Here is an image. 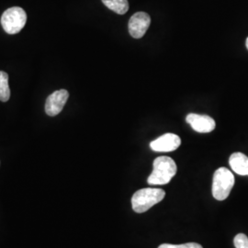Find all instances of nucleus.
Here are the masks:
<instances>
[{"label": "nucleus", "mask_w": 248, "mask_h": 248, "mask_svg": "<svg viewBox=\"0 0 248 248\" xmlns=\"http://www.w3.org/2000/svg\"><path fill=\"white\" fill-rule=\"evenodd\" d=\"M177 165L169 156H159L153 164V172L147 179L149 185H166L177 174Z\"/></svg>", "instance_id": "1"}, {"label": "nucleus", "mask_w": 248, "mask_h": 248, "mask_svg": "<svg viewBox=\"0 0 248 248\" xmlns=\"http://www.w3.org/2000/svg\"><path fill=\"white\" fill-rule=\"evenodd\" d=\"M229 164L233 172L240 176H248V157L243 153H233L229 158Z\"/></svg>", "instance_id": "9"}, {"label": "nucleus", "mask_w": 248, "mask_h": 248, "mask_svg": "<svg viewBox=\"0 0 248 248\" xmlns=\"http://www.w3.org/2000/svg\"><path fill=\"white\" fill-rule=\"evenodd\" d=\"M246 45H247V48H248V38L247 39V42H246Z\"/></svg>", "instance_id": "14"}, {"label": "nucleus", "mask_w": 248, "mask_h": 248, "mask_svg": "<svg viewBox=\"0 0 248 248\" xmlns=\"http://www.w3.org/2000/svg\"><path fill=\"white\" fill-rule=\"evenodd\" d=\"M234 185V177L229 169L220 168L214 172L213 195L217 201H224L230 195Z\"/></svg>", "instance_id": "3"}, {"label": "nucleus", "mask_w": 248, "mask_h": 248, "mask_svg": "<svg viewBox=\"0 0 248 248\" xmlns=\"http://www.w3.org/2000/svg\"><path fill=\"white\" fill-rule=\"evenodd\" d=\"M186 121L191 128L198 133H211L216 127L215 121L210 116L189 113L186 116Z\"/></svg>", "instance_id": "7"}, {"label": "nucleus", "mask_w": 248, "mask_h": 248, "mask_svg": "<svg viewBox=\"0 0 248 248\" xmlns=\"http://www.w3.org/2000/svg\"><path fill=\"white\" fill-rule=\"evenodd\" d=\"M233 244L235 248H248V237L245 233H238L233 239Z\"/></svg>", "instance_id": "12"}, {"label": "nucleus", "mask_w": 248, "mask_h": 248, "mask_svg": "<svg viewBox=\"0 0 248 248\" xmlns=\"http://www.w3.org/2000/svg\"><path fill=\"white\" fill-rule=\"evenodd\" d=\"M69 98V93L65 89L56 90L52 93L45 102V112L48 116L58 115L63 108L67 99Z\"/></svg>", "instance_id": "5"}, {"label": "nucleus", "mask_w": 248, "mask_h": 248, "mask_svg": "<svg viewBox=\"0 0 248 248\" xmlns=\"http://www.w3.org/2000/svg\"><path fill=\"white\" fill-rule=\"evenodd\" d=\"M181 140L174 133H166L151 142V149L155 152H173L180 146Z\"/></svg>", "instance_id": "8"}, {"label": "nucleus", "mask_w": 248, "mask_h": 248, "mask_svg": "<svg viewBox=\"0 0 248 248\" xmlns=\"http://www.w3.org/2000/svg\"><path fill=\"white\" fill-rule=\"evenodd\" d=\"M158 248H202L200 244L197 243H186L182 245H171V244H163Z\"/></svg>", "instance_id": "13"}, {"label": "nucleus", "mask_w": 248, "mask_h": 248, "mask_svg": "<svg viewBox=\"0 0 248 248\" xmlns=\"http://www.w3.org/2000/svg\"><path fill=\"white\" fill-rule=\"evenodd\" d=\"M27 14L25 10L18 7L7 9L1 17V25L9 34H17L26 24Z\"/></svg>", "instance_id": "4"}, {"label": "nucleus", "mask_w": 248, "mask_h": 248, "mask_svg": "<svg viewBox=\"0 0 248 248\" xmlns=\"http://www.w3.org/2000/svg\"><path fill=\"white\" fill-rule=\"evenodd\" d=\"M10 98V89L9 86V75L4 71H0V100L7 102Z\"/></svg>", "instance_id": "11"}, {"label": "nucleus", "mask_w": 248, "mask_h": 248, "mask_svg": "<svg viewBox=\"0 0 248 248\" xmlns=\"http://www.w3.org/2000/svg\"><path fill=\"white\" fill-rule=\"evenodd\" d=\"M150 16L145 12L133 14L129 20V32L134 39H141L150 26Z\"/></svg>", "instance_id": "6"}, {"label": "nucleus", "mask_w": 248, "mask_h": 248, "mask_svg": "<svg viewBox=\"0 0 248 248\" xmlns=\"http://www.w3.org/2000/svg\"><path fill=\"white\" fill-rule=\"evenodd\" d=\"M165 196L166 192L161 188L147 187L139 189L132 198L133 211L137 213H145L153 206L163 201Z\"/></svg>", "instance_id": "2"}, {"label": "nucleus", "mask_w": 248, "mask_h": 248, "mask_svg": "<svg viewBox=\"0 0 248 248\" xmlns=\"http://www.w3.org/2000/svg\"><path fill=\"white\" fill-rule=\"evenodd\" d=\"M102 3L108 9L120 15H124L129 9L128 0H102Z\"/></svg>", "instance_id": "10"}]
</instances>
